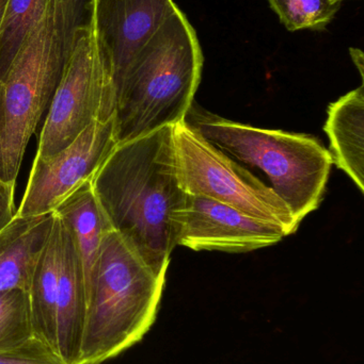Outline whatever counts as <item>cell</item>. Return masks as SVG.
Instances as JSON below:
<instances>
[{
	"label": "cell",
	"instance_id": "cell-1",
	"mask_svg": "<svg viewBox=\"0 0 364 364\" xmlns=\"http://www.w3.org/2000/svg\"><path fill=\"white\" fill-rule=\"evenodd\" d=\"M113 230L157 274H167L187 203L175 126L119 143L91 179Z\"/></svg>",
	"mask_w": 364,
	"mask_h": 364
},
{
	"label": "cell",
	"instance_id": "cell-2",
	"mask_svg": "<svg viewBox=\"0 0 364 364\" xmlns=\"http://www.w3.org/2000/svg\"><path fill=\"white\" fill-rule=\"evenodd\" d=\"M203 53L180 8L137 53L118 81V142L184 121L200 85Z\"/></svg>",
	"mask_w": 364,
	"mask_h": 364
},
{
	"label": "cell",
	"instance_id": "cell-3",
	"mask_svg": "<svg viewBox=\"0 0 364 364\" xmlns=\"http://www.w3.org/2000/svg\"><path fill=\"white\" fill-rule=\"evenodd\" d=\"M167 274H157L115 230L103 240L77 364H100L143 339L160 309Z\"/></svg>",
	"mask_w": 364,
	"mask_h": 364
},
{
	"label": "cell",
	"instance_id": "cell-4",
	"mask_svg": "<svg viewBox=\"0 0 364 364\" xmlns=\"http://www.w3.org/2000/svg\"><path fill=\"white\" fill-rule=\"evenodd\" d=\"M184 122L224 153L260 168L299 224L318 209L333 158L316 136L230 121L205 110L196 102Z\"/></svg>",
	"mask_w": 364,
	"mask_h": 364
},
{
	"label": "cell",
	"instance_id": "cell-5",
	"mask_svg": "<svg viewBox=\"0 0 364 364\" xmlns=\"http://www.w3.org/2000/svg\"><path fill=\"white\" fill-rule=\"evenodd\" d=\"M71 50L51 0L0 79V179L16 183L30 139L48 110Z\"/></svg>",
	"mask_w": 364,
	"mask_h": 364
},
{
	"label": "cell",
	"instance_id": "cell-6",
	"mask_svg": "<svg viewBox=\"0 0 364 364\" xmlns=\"http://www.w3.org/2000/svg\"><path fill=\"white\" fill-rule=\"evenodd\" d=\"M117 111V89L108 58L93 28L75 31L63 74L47 110L36 156L49 157L71 144L94 122Z\"/></svg>",
	"mask_w": 364,
	"mask_h": 364
},
{
	"label": "cell",
	"instance_id": "cell-7",
	"mask_svg": "<svg viewBox=\"0 0 364 364\" xmlns=\"http://www.w3.org/2000/svg\"><path fill=\"white\" fill-rule=\"evenodd\" d=\"M177 168L188 194L202 195L294 233L299 223L279 195L192 129L175 125Z\"/></svg>",
	"mask_w": 364,
	"mask_h": 364
},
{
	"label": "cell",
	"instance_id": "cell-8",
	"mask_svg": "<svg viewBox=\"0 0 364 364\" xmlns=\"http://www.w3.org/2000/svg\"><path fill=\"white\" fill-rule=\"evenodd\" d=\"M118 144L115 115L105 122H94L59 153L36 156L16 215L55 211L77 188L91 181Z\"/></svg>",
	"mask_w": 364,
	"mask_h": 364
},
{
	"label": "cell",
	"instance_id": "cell-9",
	"mask_svg": "<svg viewBox=\"0 0 364 364\" xmlns=\"http://www.w3.org/2000/svg\"><path fill=\"white\" fill-rule=\"evenodd\" d=\"M288 237L282 227L202 195L188 194L177 245L200 250L246 252Z\"/></svg>",
	"mask_w": 364,
	"mask_h": 364
},
{
	"label": "cell",
	"instance_id": "cell-10",
	"mask_svg": "<svg viewBox=\"0 0 364 364\" xmlns=\"http://www.w3.org/2000/svg\"><path fill=\"white\" fill-rule=\"evenodd\" d=\"M179 9L173 0H94L91 26L115 83L137 53Z\"/></svg>",
	"mask_w": 364,
	"mask_h": 364
},
{
	"label": "cell",
	"instance_id": "cell-11",
	"mask_svg": "<svg viewBox=\"0 0 364 364\" xmlns=\"http://www.w3.org/2000/svg\"><path fill=\"white\" fill-rule=\"evenodd\" d=\"M59 218L60 261L57 295V353L66 364L78 363L87 318L85 274L78 250Z\"/></svg>",
	"mask_w": 364,
	"mask_h": 364
},
{
	"label": "cell",
	"instance_id": "cell-12",
	"mask_svg": "<svg viewBox=\"0 0 364 364\" xmlns=\"http://www.w3.org/2000/svg\"><path fill=\"white\" fill-rule=\"evenodd\" d=\"M53 212L19 216L0 231V292L29 291L36 263L51 233Z\"/></svg>",
	"mask_w": 364,
	"mask_h": 364
},
{
	"label": "cell",
	"instance_id": "cell-13",
	"mask_svg": "<svg viewBox=\"0 0 364 364\" xmlns=\"http://www.w3.org/2000/svg\"><path fill=\"white\" fill-rule=\"evenodd\" d=\"M325 132L331 141L333 164L364 191V89L348 92L329 105Z\"/></svg>",
	"mask_w": 364,
	"mask_h": 364
},
{
	"label": "cell",
	"instance_id": "cell-14",
	"mask_svg": "<svg viewBox=\"0 0 364 364\" xmlns=\"http://www.w3.org/2000/svg\"><path fill=\"white\" fill-rule=\"evenodd\" d=\"M53 212L66 223L74 237L83 263L88 301L103 240L113 230V226L94 194L91 181L77 188Z\"/></svg>",
	"mask_w": 364,
	"mask_h": 364
},
{
	"label": "cell",
	"instance_id": "cell-15",
	"mask_svg": "<svg viewBox=\"0 0 364 364\" xmlns=\"http://www.w3.org/2000/svg\"><path fill=\"white\" fill-rule=\"evenodd\" d=\"M60 261L59 218L53 212L48 239L41 252L30 284V309L34 337L57 350V295Z\"/></svg>",
	"mask_w": 364,
	"mask_h": 364
},
{
	"label": "cell",
	"instance_id": "cell-16",
	"mask_svg": "<svg viewBox=\"0 0 364 364\" xmlns=\"http://www.w3.org/2000/svg\"><path fill=\"white\" fill-rule=\"evenodd\" d=\"M51 0H8L0 23V79L12 64L30 32L44 16Z\"/></svg>",
	"mask_w": 364,
	"mask_h": 364
},
{
	"label": "cell",
	"instance_id": "cell-17",
	"mask_svg": "<svg viewBox=\"0 0 364 364\" xmlns=\"http://www.w3.org/2000/svg\"><path fill=\"white\" fill-rule=\"evenodd\" d=\"M282 25L294 32L323 30L335 18L342 2L335 0H267Z\"/></svg>",
	"mask_w": 364,
	"mask_h": 364
},
{
	"label": "cell",
	"instance_id": "cell-18",
	"mask_svg": "<svg viewBox=\"0 0 364 364\" xmlns=\"http://www.w3.org/2000/svg\"><path fill=\"white\" fill-rule=\"evenodd\" d=\"M32 336L29 292L21 289L0 292V350L16 348Z\"/></svg>",
	"mask_w": 364,
	"mask_h": 364
},
{
	"label": "cell",
	"instance_id": "cell-19",
	"mask_svg": "<svg viewBox=\"0 0 364 364\" xmlns=\"http://www.w3.org/2000/svg\"><path fill=\"white\" fill-rule=\"evenodd\" d=\"M0 364H66L42 340L32 336L21 346L11 350H0Z\"/></svg>",
	"mask_w": 364,
	"mask_h": 364
},
{
	"label": "cell",
	"instance_id": "cell-20",
	"mask_svg": "<svg viewBox=\"0 0 364 364\" xmlns=\"http://www.w3.org/2000/svg\"><path fill=\"white\" fill-rule=\"evenodd\" d=\"M61 14L64 31L68 43L72 45L75 31L91 25L94 0H53Z\"/></svg>",
	"mask_w": 364,
	"mask_h": 364
},
{
	"label": "cell",
	"instance_id": "cell-21",
	"mask_svg": "<svg viewBox=\"0 0 364 364\" xmlns=\"http://www.w3.org/2000/svg\"><path fill=\"white\" fill-rule=\"evenodd\" d=\"M15 184L0 179V231L6 228L17 214L14 203Z\"/></svg>",
	"mask_w": 364,
	"mask_h": 364
},
{
	"label": "cell",
	"instance_id": "cell-22",
	"mask_svg": "<svg viewBox=\"0 0 364 364\" xmlns=\"http://www.w3.org/2000/svg\"><path fill=\"white\" fill-rule=\"evenodd\" d=\"M350 57H352L353 62H354L356 68H358L359 74H360L361 79L363 80V70H364V55L363 51L358 48H350Z\"/></svg>",
	"mask_w": 364,
	"mask_h": 364
},
{
	"label": "cell",
	"instance_id": "cell-23",
	"mask_svg": "<svg viewBox=\"0 0 364 364\" xmlns=\"http://www.w3.org/2000/svg\"><path fill=\"white\" fill-rule=\"evenodd\" d=\"M6 1L8 0H0V23H1L2 16H4V9H6Z\"/></svg>",
	"mask_w": 364,
	"mask_h": 364
},
{
	"label": "cell",
	"instance_id": "cell-24",
	"mask_svg": "<svg viewBox=\"0 0 364 364\" xmlns=\"http://www.w3.org/2000/svg\"><path fill=\"white\" fill-rule=\"evenodd\" d=\"M335 1H337V2H342V1H344V0H335Z\"/></svg>",
	"mask_w": 364,
	"mask_h": 364
}]
</instances>
